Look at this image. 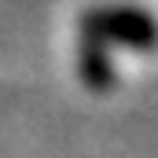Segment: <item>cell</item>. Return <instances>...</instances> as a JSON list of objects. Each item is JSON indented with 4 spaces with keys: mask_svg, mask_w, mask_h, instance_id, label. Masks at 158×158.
<instances>
[{
    "mask_svg": "<svg viewBox=\"0 0 158 158\" xmlns=\"http://www.w3.org/2000/svg\"><path fill=\"white\" fill-rule=\"evenodd\" d=\"M85 30L96 40L114 37L121 44H132V48H155L158 44V26L155 19L140 7H103V11H92Z\"/></svg>",
    "mask_w": 158,
    "mask_h": 158,
    "instance_id": "cell-1",
    "label": "cell"
}]
</instances>
